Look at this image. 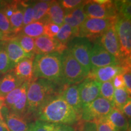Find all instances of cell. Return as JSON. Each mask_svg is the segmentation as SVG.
<instances>
[{
    "label": "cell",
    "mask_w": 131,
    "mask_h": 131,
    "mask_svg": "<svg viewBox=\"0 0 131 131\" xmlns=\"http://www.w3.org/2000/svg\"><path fill=\"white\" fill-rule=\"evenodd\" d=\"M101 83L87 77L78 86L82 106L100 96Z\"/></svg>",
    "instance_id": "12"
},
{
    "label": "cell",
    "mask_w": 131,
    "mask_h": 131,
    "mask_svg": "<svg viewBox=\"0 0 131 131\" xmlns=\"http://www.w3.org/2000/svg\"><path fill=\"white\" fill-rule=\"evenodd\" d=\"M83 10L87 18L98 19L115 18L119 15L115 1L109 0H94L85 1Z\"/></svg>",
    "instance_id": "5"
},
{
    "label": "cell",
    "mask_w": 131,
    "mask_h": 131,
    "mask_svg": "<svg viewBox=\"0 0 131 131\" xmlns=\"http://www.w3.org/2000/svg\"><path fill=\"white\" fill-rule=\"evenodd\" d=\"M65 14L64 10L61 6L60 1H52L46 18L42 21L45 23L47 22H51L61 26L64 24Z\"/></svg>",
    "instance_id": "21"
},
{
    "label": "cell",
    "mask_w": 131,
    "mask_h": 131,
    "mask_svg": "<svg viewBox=\"0 0 131 131\" xmlns=\"http://www.w3.org/2000/svg\"><path fill=\"white\" fill-rule=\"evenodd\" d=\"M77 61L88 72L91 71V53L92 46L88 39L80 38L72 40L68 48Z\"/></svg>",
    "instance_id": "9"
},
{
    "label": "cell",
    "mask_w": 131,
    "mask_h": 131,
    "mask_svg": "<svg viewBox=\"0 0 131 131\" xmlns=\"http://www.w3.org/2000/svg\"><path fill=\"white\" fill-rule=\"evenodd\" d=\"M34 57L24 59L13 69L16 77L23 83H30L34 80Z\"/></svg>",
    "instance_id": "17"
},
{
    "label": "cell",
    "mask_w": 131,
    "mask_h": 131,
    "mask_svg": "<svg viewBox=\"0 0 131 131\" xmlns=\"http://www.w3.org/2000/svg\"><path fill=\"white\" fill-rule=\"evenodd\" d=\"M29 84V83L28 82H24L18 88H16L14 91L9 93L4 97V106H6L9 109H10L15 103H16L20 99L24 90L27 87H28Z\"/></svg>",
    "instance_id": "28"
},
{
    "label": "cell",
    "mask_w": 131,
    "mask_h": 131,
    "mask_svg": "<svg viewBox=\"0 0 131 131\" xmlns=\"http://www.w3.org/2000/svg\"><path fill=\"white\" fill-rule=\"evenodd\" d=\"M131 96L129 95L125 88L115 89L114 96V107L122 111V108L129 100Z\"/></svg>",
    "instance_id": "30"
},
{
    "label": "cell",
    "mask_w": 131,
    "mask_h": 131,
    "mask_svg": "<svg viewBox=\"0 0 131 131\" xmlns=\"http://www.w3.org/2000/svg\"><path fill=\"white\" fill-rule=\"evenodd\" d=\"M24 83L16 77L13 70L4 75L0 81V97L4 98L9 93Z\"/></svg>",
    "instance_id": "19"
},
{
    "label": "cell",
    "mask_w": 131,
    "mask_h": 131,
    "mask_svg": "<svg viewBox=\"0 0 131 131\" xmlns=\"http://www.w3.org/2000/svg\"><path fill=\"white\" fill-rule=\"evenodd\" d=\"M107 118L117 131H127L129 127L128 119L122 111L114 107L107 115Z\"/></svg>",
    "instance_id": "22"
},
{
    "label": "cell",
    "mask_w": 131,
    "mask_h": 131,
    "mask_svg": "<svg viewBox=\"0 0 131 131\" xmlns=\"http://www.w3.org/2000/svg\"><path fill=\"white\" fill-rule=\"evenodd\" d=\"M91 63L92 69L119 64L118 60L109 53L100 42H96L92 47Z\"/></svg>",
    "instance_id": "10"
},
{
    "label": "cell",
    "mask_w": 131,
    "mask_h": 131,
    "mask_svg": "<svg viewBox=\"0 0 131 131\" xmlns=\"http://www.w3.org/2000/svg\"><path fill=\"white\" fill-rule=\"evenodd\" d=\"M45 23L43 21H34L32 23L24 26L19 34L36 38L45 35Z\"/></svg>",
    "instance_id": "25"
},
{
    "label": "cell",
    "mask_w": 131,
    "mask_h": 131,
    "mask_svg": "<svg viewBox=\"0 0 131 131\" xmlns=\"http://www.w3.org/2000/svg\"><path fill=\"white\" fill-rule=\"evenodd\" d=\"M3 41H3L0 42V47L2 46V45H3Z\"/></svg>",
    "instance_id": "50"
},
{
    "label": "cell",
    "mask_w": 131,
    "mask_h": 131,
    "mask_svg": "<svg viewBox=\"0 0 131 131\" xmlns=\"http://www.w3.org/2000/svg\"><path fill=\"white\" fill-rule=\"evenodd\" d=\"M54 124L37 120L29 124V131H53Z\"/></svg>",
    "instance_id": "35"
},
{
    "label": "cell",
    "mask_w": 131,
    "mask_h": 131,
    "mask_svg": "<svg viewBox=\"0 0 131 131\" xmlns=\"http://www.w3.org/2000/svg\"><path fill=\"white\" fill-rule=\"evenodd\" d=\"M83 4L76 9L68 11L65 14L64 23L68 24L72 28L79 30L82 24L87 18L83 10Z\"/></svg>",
    "instance_id": "20"
},
{
    "label": "cell",
    "mask_w": 131,
    "mask_h": 131,
    "mask_svg": "<svg viewBox=\"0 0 131 131\" xmlns=\"http://www.w3.org/2000/svg\"><path fill=\"white\" fill-rule=\"evenodd\" d=\"M115 88L112 81L101 83L100 84V96L114 103Z\"/></svg>",
    "instance_id": "33"
},
{
    "label": "cell",
    "mask_w": 131,
    "mask_h": 131,
    "mask_svg": "<svg viewBox=\"0 0 131 131\" xmlns=\"http://www.w3.org/2000/svg\"><path fill=\"white\" fill-rule=\"evenodd\" d=\"M1 113L10 131H29V124L27 123V120L13 114L6 106H3Z\"/></svg>",
    "instance_id": "15"
},
{
    "label": "cell",
    "mask_w": 131,
    "mask_h": 131,
    "mask_svg": "<svg viewBox=\"0 0 131 131\" xmlns=\"http://www.w3.org/2000/svg\"><path fill=\"white\" fill-rule=\"evenodd\" d=\"M3 4V1H0V9H1V8H2Z\"/></svg>",
    "instance_id": "48"
},
{
    "label": "cell",
    "mask_w": 131,
    "mask_h": 131,
    "mask_svg": "<svg viewBox=\"0 0 131 131\" xmlns=\"http://www.w3.org/2000/svg\"><path fill=\"white\" fill-rule=\"evenodd\" d=\"M115 28L122 57L120 61L131 59V20L118 15L115 23Z\"/></svg>",
    "instance_id": "8"
},
{
    "label": "cell",
    "mask_w": 131,
    "mask_h": 131,
    "mask_svg": "<svg viewBox=\"0 0 131 131\" xmlns=\"http://www.w3.org/2000/svg\"><path fill=\"white\" fill-rule=\"evenodd\" d=\"M60 26L51 22H47L45 25V35L50 38H55L60 30Z\"/></svg>",
    "instance_id": "38"
},
{
    "label": "cell",
    "mask_w": 131,
    "mask_h": 131,
    "mask_svg": "<svg viewBox=\"0 0 131 131\" xmlns=\"http://www.w3.org/2000/svg\"><path fill=\"white\" fill-rule=\"evenodd\" d=\"M5 124L4 119L3 118L1 113H0V124Z\"/></svg>",
    "instance_id": "47"
},
{
    "label": "cell",
    "mask_w": 131,
    "mask_h": 131,
    "mask_svg": "<svg viewBox=\"0 0 131 131\" xmlns=\"http://www.w3.org/2000/svg\"><path fill=\"white\" fill-rule=\"evenodd\" d=\"M118 10L119 15L131 20V1H115Z\"/></svg>",
    "instance_id": "34"
},
{
    "label": "cell",
    "mask_w": 131,
    "mask_h": 131,
    "mask_svg": "<svg viewBox=\"0 0 131 131\" xmlns=\"http://www.w3.org/2000/svg\"><path fill=\"white\" fill-rule=\"evenodd\" d=\"M41 78L55 83L63 82L61 54H37L34 60V79Z\"/></svg>",
    "instance_id": "2"
},
{
    "label": "cell",
    "mask_w": 131,
    "mask_h": 131,
    "mask_svg": "<svg viewBox=\"0 0 131 131\" xmlns=\"http://www.w3.org/2000/svg\"><path fill=\"white\" fill-rule=\"evenodd\" d=\"M15 38L19 42L21 48L29 58H32L35 56L36 49L34 38L21 34L15 36Z\"/></svg>",
    "instance_id": "26"
},
{
    "label": "cell",
    "mask_w": 131,
    "mask_h": 131,
    "mask_svg": "<svg viewBox=\"0 0 131 131\" xmlns=\"http://www.w3.org/2000/svg\"><path fill=\"white\" fill-rule=\"evenodd\" d=\"M85 1L81 0H63L60 1V4L64 9H66L68 10L76 9L84 4Z\"/></svg>",
    "instance_id": "39"
},
{
    "label": "cell",
    "mask_w": 131,
    "mask_h": 131,
    "mask_svg": "<svg viewBox=\"0 0 131 131\" xmlns=\"http://www.w3.org/2000/svg\"><path fill=\"white\" fill-rule=\"evenodd\" d=\"M53 131H76L73 127L67 124H54Z\"/></svg>",
    "instance_id": "43"
},
{
    "label": "cell",
    "mask_w": 131,
    "mask_h": 131,
    "mask_svg": "<svg viewBox=\"0 0 131 131\" xmlns=\"http://www.w3.org/2000/svg\"><path fill=\"white\" fill-rule=\"evenodd\" d=\"M112 83L114 86L115 89H122V88H125V85H124V78L123 77L122 73L117 75L115 77L114 79L112 80Z\"/></svg>",
    "instance_id": "41"
},
{
    "label": "cell",
    "mask_w": 131,
    "mask_h": 131,
    "mask_svg": "<svg viewBox=\"0 0 131 131\" xmlns=\"http://www.w3.org/2000/svg\"><path fill=\"white\" fill-rule=\"evenodd\" d=\"M56 83L41 78L34 79L29 84L27 91V115L36 114L40 107L52 96L57 95Z\"/></svg>",
    "instance_id": "3"
},
{
    "label": "cell",
    "mask_w": 131,
    "mask_h": 131,
    "mask_svg": "<svg viewBox=\"0 0 131 131\" xmlns=\"http://www.w3.org/2000/svg\"><path fill=\"white\" fill-rule=\"evenodd\" d=\"M77 131H96L95 123L94 122H84L80 119L78 123Z\"/></svg>",
    "instance_id": "40"
},
{
    "label": "cell",
    "mask_w": 131,
    "mask_h": 131,
    "mask_svg": "<svg viewBox=\"0 0 131 131\" xmlns=\"http://www.w3.org/2000/svg\"><path fill=\"white\" fill-rule=\"evenodd\" d=\"M38 120L53 124H72L79 118L74 109L66 101L62 95L50 98L36 113Z\"/></svg>",
    "instance_id": "1"
},
{
    "label": "cell",
    "mask_w": 131,
    "mask_h": 131,
    "mask_svg": "<svg viewBox=\"0 0 131 131\" xmlns=\"http://www.w3.org/2000/svg\"><path fill=\"white\" fill-rule=\"evenodd\" d=\"M122 112L128 119L130 125V124H131V100L123 106L122 109Z\"/></svg>",
    "instance_id": "42"
},
{
    "label": "cell",
    "mask_w": 131,
    "mask_h": 131,
    "mask_svg": "<svg viewBox=\"0 0 131 131\" xmlns=\"http://www.w3.org/2000/svg\"><path fill=\"white\" fill-rule=\"evenodd\" d=\"M119 65L122 68L125 89L131 96V59L122 60Z\"/></svg>",
    "instance_id": "29"
},
{
    "label": "cell",
    "mask_w": 131,
    "mask_h": 131,
    "mask_svg": "<svg viewBox=\"0 0 131 131\" xmlns=\"http://www.w3.org/2000/svg\"><path fill=\"white\" fill-rule=\"evenodd\" d=\"M0 131H10L8 127L6 126V123L3 124H0Z\"/></svg>",
    "instance_id": "44"
},
{
    "label": "cell",
    "mask_w": 131,
    "mask_h": 131,
    "mask_svg": "<svg viewBox=\"0 0 131 131\" xmlns=\"http://www.w3.org/2000/svg\"><path fill=\"white\" fill-rule=\"evenodd\" d=\"M6 40V36H5L4 34H3V33L0 30V42L3 41H5Z\"/></svg>",
    "instance_id": "46"
},
{
    "label": "cell",
    "mask_w": 131,
    "mask_h": 131,
    "mask_svg": "<svg viewBox=\"0 0 131 131\" xmlns=\"http://www.w3.org/2000/svg\"><path fill=\"white\" fill-rule=\"evenodd\" d=\"M23 26H25L34 22V9H33V3H29L23 1Z\"/></svg>",
    "instance_id": "36"
},
{
    "label": "cell",
    "mask_w": 131,
    "mask_h": 131,
    "mask_svg": "<svg viewBox=\"0 0 131 131\" xmlns=\"http://www.w3.org/2000/svg\"><path fill=\"white\" fill-rule=\"evenodd\" d=\"M4 106V98L0 97V113H1V109Z\"/></svg>",
    "instance_id": "45"
},
{
    "label": "cell",
    "mask_w": 131,
    "mask_h": 131,
    "mask_svg": "<svg viewBox=\"0 0 131 131\" xmlns=\"http://www.w3.org/2000/svg\"><path fill=\"white\" fill-rule=\"evenodd\" d=\"M61 95L66 101L74 109L80 118L82 105L78 85L72 84L64 90Z\"/></svg>",
    "instance_id": "18"
},
{
    "label": "cell",
    "mask_w": 131,
    "mask_h": 131,
    "mask_svg": "<svg viewBox=\"0 0 131 131\" xmlns=\"http://www.w3.org/2000/svg\"><path fill=\"white\" fill-rule=\"evenodd\" d=\"M4 47L14 68L19 62L29 58L15 37L4 41Z\"/></svg>",
    "instance_id": "16"
},
{
    "label": "cell",
    "mask_w": 131,
    "mask_h": 131,
    "mask_svg": "<svg viewBox=\"0 0 131 131\" xmlns=\"http://www.w3.org/2000/svg\"><path fill=\"white\" fill-rule=\"evenodd\" d=\"M117 18L107 19L87 18L80 28L79 37L93 40L101 37L109 27L114 25Z\"/></svg>",
    "instance_id": "7"
},
{
    "label": "cell",
    "mask_w": 131,
    "mask_h": 131,
    "mask_svg": "<svg viewBox=\"0 0 131 131\" xmlns=\"http://www.w3.org/2000/svg\"><path fill=\"white\" fill-rule=\"evenodd\" d=\"M14 69L4 47V41L0 47V74H6Z\"/></svg>",
    "instance_id": "31"
},
{
    "label": "cell",
    "mask_w": 131,
    "mask_h": 131,
    "mask_svg": "<svg viewBox=\"0 0 131 131\" xmlns=\"http://www.w3.org/2000/svg\"><path fill=\"white\" fill-rule=\"evenodd\" d=\"M100 43L109 53L115 57L119 63L122 57L119 51V42L115 28V24L109 27L103 34V35L100 37Z\"/></svg>",
    "instance_id": "13"
},
{
    "label": "cell",
    "mask_w": 131,
    "mask_h": 131,
    "mask_svg": "<svg viewBox=\"0 0 131 131\" xmlns=\"http://www.w3.org/2000/svg\"><path fill=\"white\" fill-rule=\"evenodd\" d=\"M52 3V1H40L33 3L34 21H44Z\"/></svg>",
    "instance_id": "27"
},
{
    "label": "cell",
    "mask_w": 131,
    "mask_h": 131,
    "mask_svg": "<svg viewBox=\"0 0 131 131\" xmlns=\"http://www.w3.org/2000/svg\"><path fill=\"white\" fill-rule=\"evenodd\" d=\"M96 124V131H117L107 117L94 122Z\"/></svg>",
    "instance_id": "37"
},
{
    "label": "cell",
    "mask_w": 131,
    "mask_h": 131,
    "mask_svg": "<svg viewBox=\"0 0 131 131\" xmlns=\"http://www.w3.org/2000/svg\"><path fill=\"white\" fill-rule=\"evenodd\" d=\"M75 37H79V30L72 28L68 24L64 23L60 26V30L55 38L62 44L67 46V44L73 40Z\"/></svg>",
    "instance_id": "24"
},
{
    "label": "cell",
    "mask_w": 131,
    "mask_h": 131,
    "mask_svg": "<svg viewBox=\"0 0 131 131\" xmlns=\"http://www.w3.org/2000/svg\"><path fill=\"white\" fill-rule=\"evenodd\" d=\"M0 30L6 36V40L11 38L10 36L15 37L10 23L2 9H0Z\"/></svg>",
    "instance_id": "32"
},
{
    "label": "cell",
    "mask_w": 131,
    "mask_h": 131,
    "mask_svg": "<svg viewBox=\"0 0 131 131\" xmlns=\"http://www.w3.org/2000/svg\"><path fill=\"white\" fill-rule=\"evenodd\" d=\"M127 131H131V124H130V125H129V127Z\"/></svg>",
    "instance_id": "49"
},
{
    "label": "cell",
    "mask_w": 131,
    "mask_h": 131,
    "mask_svg": "<svg viewBox=\"0 0 131 131\" xmlns=\"http://www.w3.org/2000/svg\"><path fill=\"white\" fill-rule=\"evenodd\" d=\"M114 107V103L99 97L82 106L80 119L84 122H95L107 117Z\"/></svg>",
    "instance_id": "6"
},
{
    "label": "cell",
    "mask_w": 131,
    "mask_h": 131,
    "mask_svg": "<svg viewBox=\"0 0 131 131\" xmlns=\"http://www.w3.org/2000/svg\"><path fill=\"white\" fill-rule=\"evenodd\" d=\"M120 65H111L103 68L92 69L87 77L96 80L100 83L111 81L115 77L122 73Z\"/></svg>",
    "instance_id": "14"
},
{
    "label": "cell",
    "mask_w": 131,
    "mask_h": 131,
    "mask_svg": "<svg viewBox=\"0 0 131 131\" xmlns=\"http://www.w3.org/2000/svg\"><path fill=\"white\" fill-rule=\"evenodd\" d=\"M35 45L37 54H48L52 53H58L62 54L68 47L55 38H50L43 35L36 38Z\"/></svg>",
    "instance_id": "11"
},
{
    "label": "cell",
    "mask_w": 131,
    "mask_h": 131,
    "mask_svg": "<svg viewBox=\"0 0 131 131\" xmlns=\"http://www.w3.org/2000/svg\"><path fill=\"white\" fill-rule=\"evenodd\" d=\"M63 82L67 84H77L87 78L89 72L77 61L67 49L61 54Z\"/></svg>",
    "instance_id": "4"
},
{
    "label": "cell",
    "mask_w": 131,
    "mask_h": 131,
    "mask_svg": "<svg viewBox=\"0 0 131 131\" xmlns=\"http://www.w3.org/2000/svg\"><path fill=\"white\" fill-rule=\"evenodd\" d=\"M23 1H18L17 7L9 18L15 36L19 34L23 28Z\"/></svg>",
    "instance_id": "23"
}]
</instances>
